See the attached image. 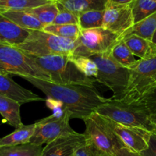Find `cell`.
<instances>
[{"mask_svg":"<svg viewBox=\"0 0 156 156\" xmlns=\"http://www.w3.org/2000/svg\"><path fill=\"white\" fill-rule=\"evenodd\" d=\"M24 12L31 14L32 15L36 17L44 26H47L53 24L59 10L58 9L56 1L53 0L47 4L28 9Z\"/></svg>","mask_w":156,"mask_h":156,"instance_id":"7402d4cb","label":"cell"},{"mask_svg":"<svg viewBox=\"0 0 156 156\" xmlns=\"http://www.w3.org/2000/svg\"><path fill=\"white\" fill-rule=\"evenodd\" d=\"M129 7L135 24L156 12V2L152 0H133Z\"/></svg>","mask_w":156,"mask_h":156,"instance_id":"d4e9b609","label":"cell"},{"mask_svg":"<svg viewBox=\"0 0 156 156\" xmlns=\"http://www.w3.org/2000/svg\"><path fill=\"white\" fill-rule=\"evenodd\" d=\"M94 148H95V147H94ZM95 156H113V155H108V154L103 153V152H100V151H98L95 148Z\"/></svg>","mask_w":156,"mask_h":156,"instance_id":"d590c367","label":"cell"},{"mask_svg":"<svg viewBox=\"0 0 156 156\" xmlns=\"http://www.w3.org/2000/svg\"><path fill=\"white\" fill-rule=\"evenodd\" d=\"M70 119V114L65 111L63 114L53 113L52 115L35 122L36 129L30 143L42 146L61 136L76 133L69 124Z\"/></svg>","mask_w":156,"mask_h":156,"instance_id":"30bf717a","label":"cell"},{"mask_svg":"<svg viewBox=\"0 0 156 156\" xmlns=\"http://www.w3.org/2000/svg\"><path fill=\"white\" fill-rule=\"evenodd\" d=\"M0 94L19 102L21 105L34 101H46L32 91L23 88L10 76L0 73Z\"/></svg>","mask_w":156,"mask_h":156,"instance_id":"5bb4252c","label":"cell"},{"mask_svg":"<svg viewBox=\"0 0 156 156\" xmlns=\"http://www.w3.org/2000/svg\"><path fill=\"white\" fill-rule=\"evenodd\" d=\"M98 66L96 82L109 88L114 99L121 100L124 96L129 83L130 69L116 62L110 53L95 54L90 56Z\"/></svg>","mask_w":156,"mask_h":156,"instance_id":"5b68a950","label":"cell"},{"mask_svg":"<svg viewBox=\"0 0 156 156\" xmlns=\"http://www.w3.org/2000/svg\"><path fill=\"white\" fill-rule=\"evenodd\" d=\"M0 73L8 76H31L50 81V76L28 54L16 46L0 44Z\"/></svg>","mask_w":156,"mask_h":156,"instance_id":"8992f818","label":"cell"},{"mask_svg":"<svg viewBox=\"0 0 156 156\" xmlns=\"http://www.w3.org/2000/svg\"><path fill=\"white\" fill-rule=\"evenodd\" d=\"M53 0H0V12L26 11L43 5Z\"/></svg>","mask_w":156,"mask_h":156,"instance_id":"484cf974","label":"cell"},{"mask_svg":"<svg viewBox=\"0 0 156 156\" xmlns=\"http://www.w3.org/2000/svg\"><path fill=\"white\" fill-rule=\"evenodd\" d=\"M152 42L153 43V44L156 46V30H155V34H154V35H153V37H152Z\"/></svg>","mask_w":156,"mask_h":156,"instance_id":"8d00e7d4","label":"cell"},{"mask_svg":"<svg viewBox=\"0 0 156 156\" xmlns=\"http://www.w3.org/2000/svg\"><path fill=\"white\" fill-rule=\"evenodd\" d=\"M95 112L123 126L141 128L151 133L156 131V126L151 121L146 108L136 102L130 103L123 100L107 98L98 107Z\"/></svg>","mask_w":156,"mask_h":156,"instance_id":"7a4b0ae2","label":"cell"},{"mask_svg":"<svg viewBox=\"0 0 156 156\" xmlns=\"http://www.w3.org/2000/svg\"><path fill=\"white\" fill-rule=\"evenodd\" d=\"M83 121L85 124L84 134L87 141L98 151L114 156L117 150L125 147L105 117L94 112Z\"/></svg>","mask_w":156,"mask_h":156,"instance_id":"52a82bcc","label":"cell"},{"mask_svg":"<svg viewBox=\"0 0 156 156\" xmlns=\"http://www.w3.org/2000/svg\"><path fill=\"white\" fill-rule=\"evenodd\" d=\"M36 123L23 125L15 129L14 132L5 136L0 138V147L12 146L30 143V140L34 134Z\"/></svg>","mask_w":156,"mask_h":156,"instance_id":"d6986e66","label":"cell"},{"mask_svg":"<svg viewBox=\"0 0 156 156\" xmlns=\"http://www.w3.org/2000/svg\"><path fill=\"white\" fill-rule=\"evenodd\" d=\"M139 154L140 156H156V132L151 133L148 147Z\"/></svg>","mask_w":156,"mask_h":156,"instance_id":"1f68e13d","label":"cell"},{"mask_svg":"<svg viewBox=\"0 0 156 156\" xmlns=\"http://www.w3.org/2000/svg\"><path fill=\"white\" fill-rule=\"evenodd\" d=\"M21 104L12 98L0 94V114L5 122L15 129L23 126L21 121Z\"/></svg>","mask_w":156,"mask_h":156,"instance_id":"ac0fdd59","label":"cell"},{"mask_svg":"<svg viewBox=\"0 0 156 156\" xmlns=\"http://www.w3.org/2000/svg\"><path fill=\"white\" fill-rule=\"evenodd\" d=\"M109 2L119 5H129L133 0H108Z\"/></svg>","mask_w":156,"mask_h":156,"instance_id":"e575fe53","label":"cell"},{"mask_svg":"<svg viewBox=\"0 0 156 156\" xmlns=\"http://www.w3.org/2000/svg\"><path fill=\"white\" fill-rule=\"evenodd\" d=\"M30 56H50L71 55L77 47V40L63 38L44 30H30L27 39L16 46Z\"/></svg>","mask_w":156,"mask_h":156,"instance_id":"277c9868","label":"cell"},{"mask_svg":"<svg viewBox=\"0 0 156 156\" xmlns=\"http://www.w3.org/2000/svg\"><path fill=\"white\" fill-rule=\"evenodd\" d=\"M156 30V12L148 18L142 20L140 22L134 24L124 36L129 34H136L141 37L152 41L153 35ZM123 36V37H124ZM122 38V37H121Z\"/></svg>","mask_w":156,"mask_h":156,"instance_id":"603a6c76","label":"cell"},{"mask_svg":"<svg viewBox=\"0 0 156 156\" xmlns=\"http://www.w3.org/2000/svg\"><path fill=\"white\" fill-rule=\"evenodd\" d=\"M75 156H95V148L87 142L86 144L76 152Z\"/></svg>","mask_w":156,"mask_h":156,"instance_id":"d6a6232c","label":"cell"},{"mask_svg":"<svg viewBox=\"0 0 156 156\" xmlns=\"http://www.w3.org/2000/svg\"><path fill=\"white\" fill-rule=\"evenodd\" d=\"M107 120L125 147L137 153H140L148 147L149 136L152 133L141 128L123 126L108 119Z\"/></svg>","mask_w":156,"mask_h":156,"instance_id":"7c38bea8","label":"cell"},{"mask_svg":"<svg viewBox=\"0 0 156 156\" xmlns=\"http://www.w3.org/2000/svg\"><path fill=\"white\" fill-rule=\"evenodd\" d=\"M155 132H156V131H155Z\"/></svg>","mask_w":156,"mask_h":156,"instance_id":"60d3db41","label":"cell"},{"mask_svg":"<svg viewBox=\"0 0 156 156\" xmlns=\"http://www.w3.org/2000/svg\"><path fill=\"white\" fill-rule=\"evenodd\" d=\"M110 55L116 62L126 68L130 69L137 62L135 56L122 38L113 47L110 51Z\"/></svg>","mask_w":156,"mask_h":156,"instance_id":"44dd1931","label":"cell"},{"mask_svg":"<svg viewBox=\"0 0 156 156\" xmlns=\"http://www.w3.org/2000/svg\"><path fill=\"white\" fill-rule=\"evenodd\" d=\"M84 133L69 134L61 136L43 148L41 156H75L76 152L87 143Z\"/></svg>","mask_w":156,"mask_h":156,"instance_id":"4fadbf2b","label":"cell"},{"mask_svg":"<svg viewBox=\"0 0 156 156\" xmlns=\"http://www.w3.org/2000/svg\"><path fill=\"white\" fill-rule=\"evenodd\" d=\"M55 1H56V0H55Z\"/></svg>","mask_w":156,"mask_h":156,"instance_id":"ab89813d","label":"cell"},{"mask_svg":"<svg viewBox=\"0 0 156 156\" xmlns=\"http://www.w3.org/2000/svg\"><path fill=\"white\" fill-rule=\"evenodd\" d=\"M30 33L0 13V44L17 46L24 42Z\"/></svg>","mask_w":156,"mask_h":156,"instance_id":"9a60e30c","label":"cell"},{"mask_svg":"<svg viewBox=\"0 0 156 156\" xmlns=\"http://www.w3.org/2000/svg\"><path fill=\"white\" fill-rule=\"evenodd\" d=\"M72 61L83 74L88 77L95 78L98 75V66L90 57L69 55Z\"/></svg>","mask_w":156,"mask_h":156,"instance_id":"f1b7e54d","label":"cell"},{"mask_svg":"<svg viewBox=\"0 0 156 156\" xmlns=\"http://www.w3.org/2000/svg\"><path fill=\"white\" fill-rule=\"evenodd\" d=\"M152 1H154V2H156V0H152Z\"/></svg>","mask_w":156,"mask_h":156,"instance_id":"f35d334b","label":"cell"},{"mask_svg":"<svg viewBox=\"0 0 156 156\" xmlns=\"http://www.w3.org/2000/svg\"><path fill=\"white\" fill-rule=\"evenodd\" d=\"M35 88L41 90L47 98L59 101L70 117L84 119L95 112L98 107L106 101L94 85H59L50 81L31 76H21Z\"/></svg>","mask_w":156,"mask_h":156,"instance_id":"6da1fadb","label":"cell"},{"mask_svg":"<svg viewBox=\"0 0 156 156\" xmlns=\"http://www.w3.org/2000/svg\"><path fill=\"white\" fill-rule=\"evenodd\" d=\"M108 0H56L59 10H66L76 15L89 11H105Z\"/></svg>","mask_w":156,"mask_h":156,"instance_id":"2e32d148","label":"cell"},{"mask_svg":"<svg viewBox=\"0 0 156 156\" xmlns=\"http://www.w3.org/2000/svg\"><path fill=\"white\" fill-rule=\"evenodd\" d=\"M127 47L140 59H147L156 56V46L151 41L136 34H129L122 37Z\"/></svg>","mask_w":156,"mask_h":156,"instance_id":"e0dca14e","label":"cell"},{"mask_svg":"<svg viewBox=\"0 0 156 156\" xmlns=\"http://www.w3.org/2000/svg\"><path fill=\"white\" fill-rule=\"evenodd\" d=\"M105 11H89L79 15V26L81 30L103 27Z\"/></svg>","mask_w":156,"mask_h":156,"instance_id":"4316f807","label":"cell"},{"mask_svg":"<svg viewBox=\"0 0 156 156\" xmlns=\"http://www.w3.org/2000/svg\"><path fill=\"white\" fill-rule=\"evenodd\" d=\"M32 59L48 73L50 82L59 85H94V78L88 77L77 68L69 55L40 56H30Z\"/></svg>","mask_w":156,"mask_h":156,"instance_id":"3957f363","label":"cell"},{"mask_svg":"<svg viewBox=\"0 0 156 156\" xmlns=\"http://www.w3.org/2000/svg\"><path fill=\"white\" fill-rule=\"evenodd\" d=\"M53 24H78L79 15L66 10H59ZM79 25V24H78Z\"/></svg>","mask_w":156,"mask_h":156,"instance_id":"4dcf8cb0","label":"cell"},{"mask_svg":"<svg viewBox=\"0 0 156 156\" xmlns=\"http://www.w3.org/2000/svg\"><path fill=\"white\" fill-rule=\"evenodd\" d=\"M0 13L17 25L27 30H43L45 27L36 17L24 11H5Z\"/></svg>","mask_w":156,"mask_h":156,"instance_id":"ffe728a7","label":"cell"},{"mask_svg":"<svg viewBox=\"0 0 156 156\" xmlns=\"http://www.w3.org/2000/svg\"><path fill=\"white\" fill-rule=\"evenodd\" d=\"M134 24L129 5H119L108 2L105 10L103 27L121 38Z\"/></svg>","mask_w":156,"mask_h":156,"instance_id":"8fae6325","label":"cell"},{"mask_svg":"<svg viewBox=\"0 0 156 156\" xmlns=\"http://www.w3.org/2000/svg\"><path fill=\"white\" fill-rule=\"evenodd\" d=\"M120 37L105 27L82 30L73 56H90L110 53Z\"/></svg>","mask_w":156,"mask_h":156,"instance_id":"9c48e42d","label":"cell"},{"mask_svg":"<svg viewBox=\"0 0 156 156\" xmlns=\"http://www.w3.org/2000/svg\"><path fill=\"white\" fill-rule=\"evenodd\" d=\"M42 146L32 143L0 147V156H41Z\"/></svg>","mask_w":156,"mask_h":156,"instance_id":"cb8c5ba5","label":"cell"},{"mask_svg":"<svg viewBox=\"0 0 156 156\" xmlns=\"http://www.w3.org/2000/svg\"><path fill=\"white\" fill-rule=\"evenodd\" d=\"M152 87H156V81L155 82V83L153 84V85H152V86L151 87V88H152Z\"/></svg>","mask_w":156,"mask_h":156,"instance_id":"74e56055","label":"cell"},{"mask_svg":"<svg viewBox=\"0 0 156 156\" xmlns=\"http://www.w3.org/2000/svg\"><path fill=\"white\" fill-rule=\"evenodd\" d=\"M156 81V56L138 59L130 68L129 83L121 100L137 102Z\"/></svg>","mask_w":156,"mask_h":156,"instance_id":"ba28073f","label":"cell"},{"mask_svg":"<svg viewBox=\"0 0 156 156\" xmlns=\"http://www.w3.org/2000/svg\"><path fill=\"white\" fill-rule=\"evenodd\" d=\"M43 30L61 37L77 40L82 30L78 24H52L45 26Z\"/></svg>","mask_w":156,"mask_h":156,"instance_id":"83f0119b","label":"cell"},{"mask_svg":"<svg viewBox=\"0 0 156 156\" xmlns=\"http://www.w3.org/2000/svg\"><path fill=\"white\" fill-rule=\"evenodd\" d=\"M114 156H140L137 152L130 150L128 148L123 147L117 150Z\"/></svg>","mask_w":156,"mask_h":156,"instance_id":"836d02e7","label":"cell"},{"mask_svg":"<svg viewBox=\"0 0 156 156\" xmlns=\"http://www.w3.org/2000/svg\"><path fill=\"white\" fill-rule=\"evenodd\" d=\"M136 103L140 104L146 108L151 121L156 126V87L149 88Z\"/></svg>","mask_w":156,"mask_h":156,"instance_id":"f546056e","label":"cell"}]
</instances>
